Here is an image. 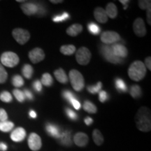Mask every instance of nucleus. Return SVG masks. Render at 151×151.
Masks as SVG:
<instances>
[{
  "instance_id": "nucleus-1",
  "label": "nucleus",
  "mask_w": 151,
  "mask_h": 151,
  "mask_svg": "<svg viewBox=\"0 0 151 151\" xmlns=\"http://www.w3.org/2000/svg\"><path fill=\"white\" fill-rule=\"evenodd\" d=\"M137 127L141 132H148L151 129L150 112L147 107H141L136 116Z\"/></svg>"
},
{
  "instance_id": "nucleus-2",
  "label": "nucleus",
  "mask_w": 151,
  "mask_h": 151,
  "mask_svg": "<svg viewBox=\"0 0 151 151\" xmlns=\"http://www.w3.org/2000/svg\"><path fill=\"white\" fill-rule=\"evenodd\" d=\"M146 74V67L141 61H135L129 66L128 75L132 80L140 81Z\"/></svg>"
},
{
  "instance_id": "nucleus-3",
  "label": "nucleus",
  "mask_w": 151,
  "mask_h": 151,
  "mask_svg": "<svg viewBox=\"0 0 151 151\" xmlns=\"http://www.w3.org/2000/svg\"><path fill=\"white\" fill-rule=\"evenodd\" d=\"M69 80L73 90L76 92H80L85 87V81L83 76L78 70L72 69L69 71Z\"/></svg>"
},
{
  "instance_id": "nucleus-4",
  "label": "nucleus",
  "mask_w": 151,
  "mask_h": 151,
  "mask_svg": "<svg viewBox=\"0 0 151 151\" xmlns=\"http://www.w3.org/2000/svg\"><path fill=\"white\" fill-rule=\"evenodd\" d=\"M1 65L8 67H14L19 63L18 56L13 52H5L1 56Z\"/></svg>"
},
{
  "instance_id": "nucleus-5",
  "label": "nucleus",
  "mask_w": 151,
  "mask_h": 151,
  "mask_svg": "<svg viewBox=\"0 0 151 151\" xmlns=\"http://www.w3.org/2000/svg\"><path fill=\"white\" fill-rule=\"evenodd\" d=\"M91 52L88 48L86 47H81L77 50L76 58L78 64L81 65H87L91 60Z\"/></svg>"
},
{
  "instance_id": "nucleus-6",
  "label": "nucleus",
  "mask_w": 151,
  "mask_h": 151,
  "mask_svg": "<svg viewBox=\"0 0 151 151\" xmlns=\"http://www.w3.org/2000/svg\"><path fill=\"white\" fill-rule=\"evenodd\" d=\"M12 35L15 40L20 45H24V43H27L30 38L29 32L26 29H20V28L14 29L12 32Z\"/></svg>"
},
{
  "instance_id": "nucleus-7",
  "label": "nucleus",
  "mask_w": 151,
  "mask_h": 151,
  "mask_svg": "<svg viewBox=\"0 0 151 151\" xmlns=\"http://www.w3.org/2000/svg\"><path fill=\"white\" fill-rule=\"evenodd\" d=\"M101 53H102L104 58L111 63L119 64L122 62V59H120V58L115 55L112 48H111V46H109L108 45L101 46Z\"/></svg>"
},
{
  "instance_id": "nucleus-8",
  "label": "nucleus",
  "mask_w": 151,
  "mask_h": 151,
  "mask_svg": "<svg viewBox=\"0 0 151 151\" xmlns=\"http://www.w3.org/2000/svg\"><path fill=\"white\" fill-rule=\"evenodd\" d=\"M120 40V37L117 32L113 31H106L101 34V41L105 44H114Z\"/></svg>"
},
{
  "instance_id": "nucleus-9",
  "label": "nucleus",
  "mask_w": 151,
  "mask_h": 151,
  "mask_svg": "<svg viewBox=\"0 0 151 151\" xmlns=\"http://www.w3.org/2000/svg\"><path fill=\"white\" fill-rule=\"evenodd\" d=\"M28 146L33 151L39 150L42 146L40 137L36 133H31L28 138Z\"/></svg>"
},
{
  "instance_id": "nucleus-10",
  "label": "nucleus",
  "mask_w": 151,
  "mask_h": 151,
  "mask_svg": "<svg viewBox=\"0 0 151 151\" xmlns=\"http://www.w3.org/2000/svg\"><path fill=\"white\" fill-rule=\"evenodd\" d=\"M133 29L135 35L138 37H143L146 35V28L142 18H138L136 19L133 24Z\"/></svg>"
},
{
  "instance_id": "nucleus-11",
  "label": "nucleus",
  "mask_w": 151,
  "mask_h": 151,
  "mask_svg": "<svg viewBox=\"0 0 151 151\" xmlns=\"http://www.w3.org/2000/svg\"><path fill=\"white\" fill-rule=\"evenodd\" d=\"M29 58L34 64L39 63L44 60V51L40 48H35L29 52Z\"/></svg>"
},
{
  "instance_id": "nucleus-12",
  "label": "nucleus",
  "mask_w": 151,
  "mask_h": 151,
  "mask_svg": "<svg viewBox=\"0 0 151 151\" xmlns=\"http://www.w3.org/2000/svg\"><path fill=\"white\" fill-rule=\"evenodd\" d=\"M111 48L115 55L120 59H123L127 56V49L124 45L120 43H114L111 46Z\"/></svg>"
},
{
  "instance_id": "nucleus-13",
  "label": "nucleus",
  "mask_w": 151,
  "mask_h": 151,
  "mask_svg": "<svg viewBox=\"0 0 151 151\" xmlns=\"http://www.w3.org/2000/svg\"><path fill=\"white\" fill-rule=\"evenodd\" d=\"M73 141L75 144L79 147H84L88 143L89 138L86 134L83 132H78L73 137Z\"/></svg>"
},
{
  "instance_id": "nucleus-14",
  "label": "nucleus",
  "mask_w": 151,
  "mask_h": 151,
  "mask_svg": "<svg viewBox=\"0 0 151 151\" xmlns=\"http://www.w3.org/2000/svg\"><path fill=\"white\" fill-rule=\"evenodd\" d=\"M26 137V131L22 127H18L12 132L11 139L15 142H20L23 141Z\"/></svg>"
},
{
  "instance_id": "nucleus-15",
  "label": "nucleus",
  "mask_w": 151,
  "mask_h": 151,
  "mask_svg": "<svg viewBox=\"0 0 151 151\" xmlns=\"http://www.w3.org/2000/svg\"><path fill=\"white\" fill-rule=\"evenodd\" d=\"M21 9L23 13L27 16H32L37 14V4L34 3H24L21 5Z\"/></svg>"
},
{
  "instance_id": "nucleus-16",
  "label": "nucleus",
  "mask_w": 151,
  "mask_h": 151,
  "mask_svg": "<svg viewBox=\"0 0 151 151\" xmlns=\"http://www.w3.org/2000/svg\"><path fill=\"white\" fill-rule=\"evenodd\" d=\"M94 16L96 20L100 23H106L108 21V16L106 14L105 9L101 7H97L94 9Z\"/></svg>"
},
{
  "instance_id": "nucleus-17",
  "label": "nucleus",
  "mask_w": 151,
  "mask_h": 151,
  "mask_svg": "<svg viewBox=\"0 0 151 151\" xmlns=\"http://www.w3.org/2000/svg\"><path fill=\"white\" fill-rule=\"evenodd\" d=\"M46 131L47 133L49 135L51 136L52 137L56 138V139H59L61 134V132H60V128L58 126L55 125L53 124L48 123L46 124Z\"/></svg>"
},
{
  "instance_id": "nucleus-18",
  "label": "nucleus",
  "mask_w": 151,
  "mask_h": 151,
  "mask_svg": "<svg viewBox=\"0 0 151 151\" xmlns=\"http://www.w3.org/2000/svg\"><path fill=\"white\" fill-rule=\"evenodd\" d=\"M83 31V27L80 24H73L67 29L68 35L71 37H76Z\"/></svg>"
},
{
  "instance_id": "nucleus-19",
  "label": "nucleus",
  "mask_w": 151,
  "mask_h": 151,
  "mask_svg": "<svg viewBox=\"0 0 151 151\" xmlns=\"http://www.w3.org/2000/svg\"><path fill=\"white\" fill-rule=\"evenodd\" d=\"M105 11L107 16L112 19L116 18V16H118V9L113 3L108 4L106 7Z\"/></svg>"
},
{
  "instance_id": "nucleus-20",
  "label": "nucleus",
  "mask_w": 151,
  "mask_h": 151,
  "mask_svg": "<svg viewBox=\"0 0 151 151\" xmlns=\"http://www.w3.org/2000/svg\"><path fill=\"white\" fill-rule=\"evenodd\" d=\"M59 139H60V143L64 146H71V144H72L70 132L65 131L64 132H61V134H60Z\"/></svg>"
},
{
  "instance_id": "nucleus-21",
  "label": "nucleus",
  "mask_w": 151,
  "mask_h": 151,
  "mask_svg": "<svg viewBox=\"0 0 151 151\" xmlns=\"http://www.w3.org/2000/svg\"><path fill=\"white\" fill-rule=\"evenodd\" d=\"M54 76L56 78L57 80H58V81H59V82L61 83L65 84V83H67L68 82L67 76L65 72V71H64L62 69H61V68L55 71Z\"/></svg>"
},
{
  "instance_id": "nucleus-22",
  "label": "nucleus",
  "mask_w": 151,
  "mask_h": 151,
  "mask_svg": "<svg viewBox=\"0 0 151 151\" xmlns=\"http://www.w3.org/2000/svg\"><path fill=\"white\" fill-rule=\"evenodd\" d=\"M92 138H93L94 142L97 146H101L104 141L101 132L98 129H94L92 132Z\"/></svg>"
},
{
  "instance_id": "nucleus-23",
  "label": "nucleus",
  "mask_w": 151,
  "mask_h": 151,
  "mask_svg": "<svg viewBox=\"0 0 151 151\" xmlns=\"http://www.w3.org/2000/svg\"><path fill=\"white\" fill-rule=\"evenodd\" d=\"M60 52L65 55H71L76 52V47L73 45H65L61 46Z\"/></svg>"
},
{
  "instance_id": "nucleus-24",
  "label": "nucleus",
  "mask_w": 151,
  "mask_h": 151,
  "mask_svg": "<svg viewBox=\"0 0 151 151\" xmlns=\"http://www.w3.org/2000/svg\"><path fill=\"white\" fill-rule=\"evenodd\" d=\"M115 86L119 92H125L127 91V87L124 81L121 78H116L115 81Z\"/></svg>"
},
{
  "instance_id": "nucleus-25",
  "label": "nucleus",
  "mask_w": 151,
  "mask_h": 151,
  "mask_svg": "<svg viewBox=\"0 0 151 151\" xmlns=\"http://www.w3.org/2000/svg\"><path fill=\"white\" fill-rule=\"evenodd\" d=\"M34 70H33V68L30 65H28V64H26L23 66L22 69V74L26 78L29 79L32 78V76Z\"/></svg>"
},
{
  "instance_id": "nucleus-26",
  "label": "nucleus",
  "mask_w": 151,
  "mask_h": 151,
  "mask_svg": "<svg viewBox=\"0 0 151 151\" xmlns=\"http://www.w3.org/2000/svg\"><path fill=\"white\" fill-rule=\"evenodd\" d=\"M14 124L10 121H0V130L3 132H8L13 129Z\"/></svg>"
},
{
  "instance_id": "nucleus-27",
  "label": "nucleus",
  "mask_w": 151,
  "mask_h": 151,
  "mask_svg": "<svg viewBox=\"0 0 151 151\" xmlns=\"http://www.w3.org/2000/svg\"><path fill=\"white\" fill-rule=\"evenodd\" d=\"M83 109L86 112L89 113H96L97 111V109L96 106L91 101L87 100L84 102L83 104Z\"/></svg>"
},
{
  "instance_id": "nucleus-28",
  "label": "nucleus",
  "mask_w": 151,
  "mask_h": 151,
  "mask_svg": "<svg viewBox=\"0 0 151 151\" xmlns=\"http://www.w3.org/2000/svg\"><path fill=\"white\" fill-rule=\"evenodd\" d=\"M41 83L43 86L50 87L52 85V83H53V79H52L51 75L50 73H46L44 74H43Z\"/></svg>"
},
{
  "instance_id": "nucleus-29",
  "label": "nucleus",
  "mask_w": 151,
  "mask_h": 151,
  "mask_svg": "<svg viewBox=\"0 0 151 151\" xmlns=\"http://www.w3.org/2000/svg\"><path fill=\"white\" fill-rule=\"evenodd\" d=\"M142 92H141V89L140 86H137V85H134L131 87L130 89V95L134 99H137L139 98L141 96Z\"/></svg>"
},
{
  "instance_id": "nucleus-30",
  "label": "nucleus",
  "mask_w": 151,
  "mask_h": 151,
  "mask_svg": "<svg viewBox=\"0 0 151 151\" xmlns=\"http://www.w3.org/2000/svg\"><path fill=\"white\" fill-rule=\"evenodd\" d=\"M88 31H89L92 35H98L100 33V31H101V29H100L99 25H97V24L94 23V22H90V23L88 24Z\"/></svg>"
},
{
  "instance_id": "nucleus-31",
  "label": "nucleus",
  "mask_w": 151,
  "mask_h": 151,
  "mask_svg": "<svg viewBox=\"0 0 151 151\" xmlns=\"http://www.w3.org/2000/svg\"><path fill=\"white\" fill-rule=\"evenodd\" d=\"M69 18H70V16H69V14L67 12H65L60 15H56V16H55L53 18H52V21L55 22H63L68 20Z\"/></svg>"
},
{
  "instance_id": "nucleus-32",
  "label": "nucleus",
  "mask_w": 151,
  "mask_h": 151,
  "mask_svg": "<svg viewBox=\"0 0 151 151\" xmlns=\"http://www.w3.org/2000/svg\"><path fill=\"white\" fill-rule=\"evenodd\" d=\"M12 83L16 88H20L24 85L23 78L19 75L14 76L12 78Z\"/></svg>"
},
{
  "instance_id": "nucleus-33",
  "label": "nucleus",
  "mask_w": 151,
  "mask_h": 151,
  "mask_svg": "<svg viewBox=\"0 0 151 151\" xmlns=\"http://www.w3.org/2000/svg\"><path fill=\"white\" fill-rule=\"evenodd\" d=\"M102 88V83L101 82H98L95 86H88V90L90 93L96 94L99 92Z\"/></svg>"
},
{
  "instance_id": "nucleus-34",
  "label": "nucleus",
  "mask_w": 151,
  "mask_h": 151,
  "mask_svg": "<svg viewBox=\"0 0 151 151\" xmlns=\"http://www.w3.org/2000/svg\"><path fill=\"white\" fill-rule=\"evenodd\" d=\"M13 98L10 92L7 91H4L0 94V100L6 103H9L12 101Z\"/></svg>"
},
{
  "instance_id": "nucleus-35",
  "label": "nucleus",
  "mask_w": 151,
  "mask_h": 151,
  "mask_svg": "<svg viewBox=\"0 0 151 151\" xmlns=\"http://www.w3.org/2000/svg\"><path fill=\"white\" fill-rule=\"evenodd\" d=\"M8 78V73L5 70L4 67L0 63V83H4Z\"/></svg>"
},
{
  "instance_id": "nucleus-36",
  "label": "nucleus",
  "mask_w": 151,
  "mask_h": 151,
  "mask_svg": "<svg viewBox=\"0 0 151 151\" xmlns=\"http://www.w3.org/2000/svg\"><path fill=\"white\" fill-rule=\"evenodd\" d=\"M13 92H14L15 97L16 98V99L18 100V101H20V102H23L24 99H25L23 92L18 89H15L14 91H13Z\"/></svg>"
},
{
  "instance_id": "nucleus-37",
  "label": "nucleus",
  "mask_w": 151,
  "mask_h": 151,
  "mask_svg": "<svg viewBox=\"0 0 151 151\" xmlns=\"http://www.w3.org/2000/svg\"><path fill=\"white\" fill-rule=\"evenodd\" d=\"M63 97L69 102H70L72 99H76V96L72 92L69 91V90H65L63 92Z\"/></svg>"
},
{
  "instance_id": "nucleus-38",
  "label": "nucleus",
  "mask_w": 151,
  "mask_h": 151,
  "mask_svg": "<svg viewBox=\"0 0 151 151\" xmlns=\"http://www.w3.org/2000/svg\"><path fill=\"white\" fill-rule=\"evenodd\" d=\"M65 113L68 116V118H70L72 120H76L78 119V115L73 110L71 109H66Z\"/></svg>"
},
{
  "instance_id": "nucleus-39",
  "label": "nucleus",
  "mask_w": 151,
  "mask_h": 151,
  "mask_svg": "<svg viewBox=\"0 0 151 151\" xmlns=\"http://www.w3.org/2000/svg\"><path fill=\"white\" fill-rule=\"evenodd\" d=\"M139 7L143 10H146L148 8H150L151 1L146 0V1H139Z\"/></svg>"
},
{
  "instance_id": "nucleus-40",
  "label": "nucleus",
  "mask_w": 151,
  "mask_h": 151,
  "mask_svg": "<svg viewBox=\"0 0 151 151\" xmlns=\"http://www.w3.org/2000/svg\"><path fill=\"white\" fill-rule=\"evenodd\" d=\"M99 99L101 102H105L107 99H109V94L106 91H100L99 92Z\"/></svg>"
},
{
  "instance_id": "nucleus-41",
  "label": "nucleus",
  "mask_w": 151,
  "mask_h": 151,
  "mask_svg": "<svg viewBox=\"0 0 151 151\" xmlns=\"http://www.w3.org/2000/svg\"><path fill=\"white\" fill-rule=\"evenodd\" d=\"M33 88L35 90V91H37V92H41L42 91V84H41V81H39V80L35 81L33 83Z\"/></svg>"
},
{
  "instance_id": "nucleus-42",
  "label": "nucleus",
  "mask_w": 151,
  "mask_h": 151,
  "mask_svg": "<svg viewBox=\"0 0 151 151\" xmlns=\"http://www.w3.org/2000/svg\"><path fill=\"white\" fill-rule=\"evenodd\" d=\"M8 119V115L4 109H0V121H6Z\"/></svg>"
},
{
  "instance_id": "nucleus-43",
  "label": "nucleus",
  "mask_w": 151,
  "mask_h": 151,
  "mask_svg": "<svg viewBox=\"0 0 151 151\" xmlns=\"http://www.w3.org/2000/svg\"><path fill=\"white\" fill-rule=\"evenodd\" d=\"M23 93H24V97H25V99H27L29 100L33 99V94H32V92L29 91V90L25 89L24 90Z\"/></svg>"
},
{
  "instance_id": "nucleus-44",
  "label": "nucleus",
  "mask_w": 151,
  "mask_h": 151,
  "mask_svg": "<svg viewBox=\"0 0 151 151\" xmlns=\"http://www.w3.org/2000/svg\"><path fill=\"white\" fill-rule=\"evenodd\" d=\"M70 103L71 104V105L73 106V108H74L75 109H76V110H79V109H80V108H81V104L79 103V101L76 99H72L70 101Z\"/></svg>"
},
{
  "instance_id": "nucleus-45",
  "label": "nucleus",
  "mask_w": 151,
  "mask_h": 151,
  "mask_svg": "<svg viewBox=\"0 0 151 151\" xmlns=\"http://www.w3.org/2000/svg\"><path fill=\"white\" fill-rule=\"evenodd\" d=\"M37 6H38L37 14L40 15H44L45 13H46V9H45L44 7H43L41 4H37Z\"/></svg>"
},
{
  "instance_id": "nucleus-46",
  "label": "nucleus",
  "mask_w": 151,
  "mask_h": 151,
  "mask_svg": "<svg viewBox=\"0 0 151 151\" xmlns=\"http://www.w3.org/2000/svg\"><path fill=\"white\" fill-rule=\"evenodd\" d=\"M150 61H151L150 57H148V58H146V60H145V63H146V65H145V66H146V67L148 68L149 70H150V69H151Z\"/></svg>"
},
{
  "instance_id": "nucleus-47",
  "label": "nucleus",
  "mask_w": 151,
  "mask_h": 151,
  "mask_svg": "<svg viewBox=\"0 0 151 151\" xmlns=\"http://www.w3.org/2000/svg\"><path fill=\"white\" fill-rule=\"evenodd\" d=\"M85 123L88 126H90V124L93 123V119L90 118V117H87V118H85Z\"/></svg>"
},
{
  "instance_id": "nucleus-48",
  "label": "nucleus",
  "mask_w": 151,
  "mask_h": 151,
  "mask_svg": "<svg viewBox=\"0 0 151 151\" xmlns=\"http://www.w3.org/2000/svg\"><path fill=\"white\" fill-rule=\"evenodd\" d=\"M151 8V7H150ZM150 8H148V9H146V11H147V21H148V24H151V21H150V20H151V18H150V11H151V9H150Z\"/></svg>"
},
{
  "instance_id": "nucleus-49",
  "label": "nucleus",
  "mask_w": 151,
  "mask_h": 151,
  "mask_svg": "<svg viewBox=\"0 0 151 151\" xmlns=\"http://www.w3.org/2000/svg\"><path fill=\"white\" fill-rule=\"evenodd\" d=\"M120 2L122 3V4L124 5V9H127V5H128V4L130 2V1H129V0H120Z\"/></svg>"
},
{
  "instance_id": "nucleus-50",
  "label": "nucleus",
  "mask_w": 151,
  "mask_h": 151,
  "mask_svg": "<svg viewBox=\"0 0 151 151\" xmlns=\"http://www.w3.org/2000/svg\"><path fill=\"white\" fill-rule=\"evenodd\" d=\"M0 150L2 151H6L7 150V146L4 143H0Z\"/></svg>"
},
{
  "instance_id": "nucleus-51",
  "label": "nucleus",
  "mask_w": 151,
  "mask_h": 151,
  "mask_svg": "<svg viewBox=\"0 0 151 151\" xmlns=\"http://www.w3.org/2000/svg\"><path fill=\"white\" fill-rule=\"evenodd\" d=\"M29 116L31 117V118H37V113H36L35 111L31 110L29 111Z\"/></svg>"
},
{
  "instance_id": "nucleus-52",
  "label": "nucleus",
  "mask_w": 151,
  "mask_h": 151,
  "mask_svg": "<svg viewBox=\"0 0 151 151\" xmlns=\"http://www.w3.org/2000/svg\"><path fill=\"white\" fill-rule=\"evenodd\" d=\"M50 2H52V3H53V4H58V3H62L63 2V1H62V0H61V1H52V0H51V1H50Z\"/></svg>"
}]
</instances>
